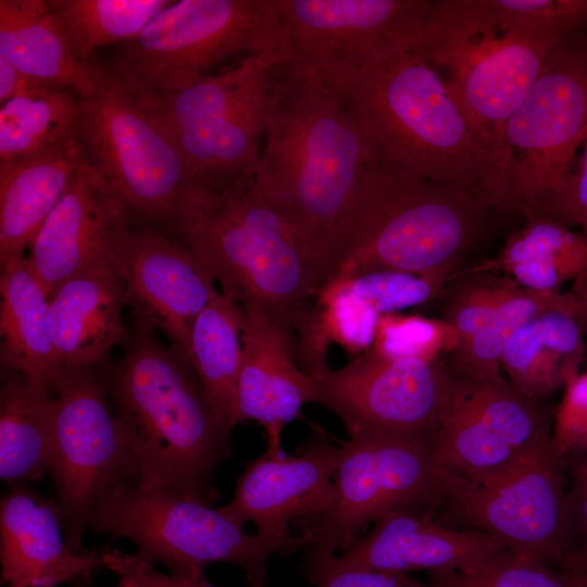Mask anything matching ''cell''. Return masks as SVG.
Listing matches in <instances>:
<instances>
[{"mask_svg":"<svg viewBox=\"0 0 587 587\" xmlns=\"http://www.w3.org/2000/svg\"><path fill=\"white\" fill-rule=\"evenodd\" d=\"M562 461L549 453L487 477L454 474L437 521L496 535L508 548L557 569L569 548Z\"/></svg>","mask_w":587,"mask_h":587,"instance_id":"obj_14","label":"cell"},{"mask_svg":"<svg viewBox=\"0 0 587 587\" xmlns=\"http://www.w3.org/2000/svg\"><path fill=\"white\" fill-rule=\"evenodd\" d=\"M116 587H138L126 578L120 577Z\"/></svg>","mask_w":587,"mask_h":587,"instance_id":"obj_51","label":"cell"},{"mask_svg":"<svg viewBox=\"0 0 587 587\" xmlns=\"http://www.w3.org/2000/svg\"><path fill=\"white\" fill-rule=\"evenodd\" d=\"M313 73L357 120L376 168L464 190L487 210L520 211L510 166L477 138L422 48Z\"/></svg>","mask_w":587,"mask_h":587,"instance_id":"obj_1","label":"cell"},{"mask_svg":"<svg viewBox=\"0 0 587 587\" xmlns=\"http://www.w3.org/2000/svg\"><path fill=\"white\" fill-rule=\"evenodd\" d=\"M447 302L442 320L459 335V345L474 336L496 310L521 286L508 276L491 273L467 274ZM458 345V346H459Z\"/></svg>","mask_w":587,"mask_h":587,"instance_id":"obj_41","label":"cell"},{"mask_svg":"<svg viewBox=\"0 0 587 587\" xmlns=\"http://www.w3.org/2000/svg\"><path fill=\"white\" fill-rule=\"evenodd\" d=\"M59 584L53 580H29L9 584L8 587H55Z\"/></svg>","mask_w":587,"mask_h":587,"instance_id":"obj_49","label":"cell"},{"mask_svg":"<svg viewBox=\"0 0 587 587\" xmlns=\"http://www.w3.org/2000/svg\"><path fill=\"white\" fill-rule=\"evenodd\" d=\"M136 323L110 380L115 415L140 482L209 504L216 469L229 458V433L213 413L189 359Z\"/></svg>","mask_w":587,"mask_h":587,"instance_id":"obj_4","label":"cell"},{"mask_svg":"<svg viewBox=\"0 0 587 587\" xmlns=\"http://www.w3.org/2000/svg\"><path fill=\"white\" fill-rule=\"evenodd\" d=\"M434 435L349 437L341 445L328 504L297 521L310 539L304 563L336 555L388 513L435 512L455 473L439 459Z\"/></svg>","mask_w":587,"mask_h":587,"instance_id":"obj_10","label":"cell"},{"mask_svg":"<svg viewBox=\"0 0 587 587\" xmlns=\"http://www.w3.org/2000/svg\"><path fill=\"white\" fill-rule=\"evenodd\" d=\"M129 215L103 177L86 161L29 247L26 263L47 297L91 267H120Z\"/></svg>","mask_w":587,"mask_h":587,"instance_id":"obj_18","label":"cell"},{"mask_svg":"<svg viewBox=\"0 0 587 587\" xmlns=\"http://www.w3.org/2000/svg\"><path fill=\"white\" fill-rule=\"evenodd\" d=\"M55 392L23 374L0 392V477L12 485L37 482L50 470Z\"/></svg>","mask_w":587,"mask_h":587,"instance_id":"obj_29","label":"cell"},{"mask_svg":"<svg viewBox=\"0 0 587 587\" xmlns=\"http://www.w3.org/2000/svg\"><path fill=\"white\" fill-rule=\"evenodd\" d=\"M586 330L587 295L575 292L524 324L507 345L500 366L522 394L535 400L549 396L578 375Z\"/></svg>","mask_w":587,"mask_h":587,"instance_id":"obj_25","label":"cell"},{"mask_svg":"<svg viewBox=\"0 0 587 587\" xmlns=\"http://www.w3.org/2000/svg\"><path fill=\"white\" fill-rule=\"evenodd\" d=\"M429 587H567L539 561L505 548L473 572H429Z\"/></svg>","mask_w":587,"mask_h":587,"instance_id":"obj_39","label":"cell"},{"mask_svg":"<svg viewBox=\"0 0 587 587\" xmlns=\"http://www.w3.org/2000/svg\"><path fill=\"white\" fill-rule=\"evenodd\" d=\"M575 483L587 486V461L579 463L575 472Z\"/></svg>","mask_w":587,"mask_h":587,"instance_id":"obj_50","label":"cell"},{"mask_svg":"<svg viewBox=\"0 0 587 587\" xmlns=\"http://www.w3.org/2000/svg\"><path fill=\"white\" fill-rule=\"evenodd\" d=\"M587 140V29L551 52L504 129L516 201L542 215Z\"/></svg>","mask_w":587,"mask_h":587,"instance_id":"obj_12","label":"cell"},{"mask_svg":"<svg viewBox=\"0 0 587 587\" xmlns=\"http://www.w3.org/2000/svg\"><path fill=\"white\" fill-rule=\"evenodd\" d=\"M551 447L562 460L587 447V372L578 374L565 386L555 415Z\"/></svg>","mask_w":587,"mask_h":587,"instance_id":"obj_42","label":"cell"},{"mask_svg":"<svg viewBox=\"0 0 587 587\" xmlns=\"http://www.w3.org/2000/svg\"><path fill=\"white\" fill-rule=\"evenodd\" d=\"M120 271L135 322L161 330L191 362L192 326L217 291L213 277L182 242L147 227L130 229Z\"/></svg>","mask_w":587,"mask_h":587,"instance_id":"obj_19","label":"cell"},{"mask_svg":"<svg viewBox=\"0 0 587 587\" xmlns=\"http://www.w3.org/2000/svg\"><path fill=\"white\" fill-rule=\"evenodd\" d=\"M242 361L237 387L236 425L255 421L267 435L266 451L282 453L283 428L313 402L316 383L297 363L283 332L254 303L242 305Z\"/></svg>","mask_w":587,"mask_h":587,"instance_id":"obj_21","label":"cell"},{"mask_svg":"<svg viewBox=\"0 0 587 587\" xmlns=\"http://www.w3.org/2000/svg\"><path fill=\"white\" fill-rule=\"evenodd\" d=\"M580 151L573 172L541 216L577 225L587 237V140Z\"/></svg>","mask_w":587,"mask_h":587,"instance_id":"obj_45","label":"cell"},{"mask_svg":"<svg viewBox=\"0 0 587 587\" xmlns=\"http://www.w3.org/2000/svg\"><path fill=\"white\" fill-rule=\"evenodd\" d=\"M91 529L127 538L142 561L163 564L172 574L204 572L214 563L239 566L248 587H265L268 559L300 545L245 533L218 508L140 479L105 492L89 519Z\"/></svg>","mask_w":587,"mask_h":587,"instance_id":"obj_11","label":"cell"},{"mask_svg":"<svg viewBox=\"0 0 587 587\" xmlns=\"http://www.w3.org/2000/svg\"><path fill=\"white\" fill-rule=\"evenodd\" d=\"M566 536L569 548L587 542V486L574 482L565 496ZM567 548V549H569Z\"/></svg>","mask_w":587,"mask_h":587,"instance_id":"obj_47","label":"cell"},{"mask_svg":"<svg viewBox=\"0 0 587 587\" xmlns=\"http://www.w3.org/2000/svg\"><path fill=\"white\" fill-rule=\"evenodd\" d=\"M49 321L64 369L89 370L128 342L122 311L126 289L120 267L100 265L61 283L48 297Z\"/></svg>","mask_w":587,"mask_h":587,"instance_id":"obj_23","label":"cell"},{"mask_svg":"<svg viewBox=\"0 0 587 587\" xmlns=\"http://www.w3.org/2000/svg\"><path fill=\"white\" fill-rule=\"evenodd\" d=\"M434 0H282L288 63L357 66L422 48Z\"/></svg>","mask_w":587,"mask_h":587,"instance_id":"obj_16","label":"cell"},{"mask_svg":"<svg viewBox=\"0 0 587 587\" xmlns=\"http://www.w3.org/2000/svg\"><path fill=\"white\" fill-rule=\"evenodd\" d=\"M279 49L282 0H180L101 66L123 89L148 95L185 86L228 57Z\"/></svg>","mask_w":587,"mask_h":587,"instance_id":"obj_9","label":"cell"},{"mask_svg":"<svg viewBox=\"0 0 587 587\" xmlns=\"http://www.w3.org/2000/svg\"><path fill=\"white\" fill-rule=\"evenodd\" d=\"M82 99L67 89L18 97L0 108V161L17 159L75 133Z\"/></svg>","mask_w":587,"mask_h":587,"instance_id":"obj_36","label":"cell"},{"mask_svg":"<svg viewBox=\"0 0 587 587\" xmlns=\"http://www.w3.org/2000/svg\"><path fill=\"white\" fill-rule=\"evenodd\" d=\"M338 447L317 425L294 454L264 452L247 463L237 479L232 501L218 510L237 525L254 524L257 534L298 544L307 535L290 533V522L323 511L328 504L339 463Z\"/></svg>","mask_w":587,"mask_h":587,"instance_id":"obj_17","label":"cell"},{"mask_svg":"<svg viewBox=\"0 0 587 587\" xmlns=\"http://www.w3.org/2000/svg\"><path fill=\"white\" fill-rule=\"evenodd\" d=\"M375 167L369 139L339 96L288 61L275 84L254 179L313 247Z\"/></svg>","mask_w":587,"mask_h":587,"instance_id":"obj_2","label":"cell"},{"mask_svg":"<svg viewBox=\"0 0 587 587\" xmlns=\"http://www.w3.org/2000/svg\"><path fill=\"white\" fill-rule=\"evenodd\" d=\"M554 572L567 587H587V542L571 546Z\"/></svg>","mask_w":587,"mask_h":587,"instance_id":"obj_48","label":"cell"},{"mask_svg":"<svg viewBox=\"0 0 587 587\" xmlns=\"http://www.w3.org/2000/svg\"><path fill=\"white\" fill-rule=\"evenodd\" d=\"M49 472L66 542L76 552L103 495L140 479L104 387L89 370L65 369L58 384Z\"/></svg>","mask_w":587,"mask_h":587,"instance_id":"obj_13","label":"cell"},{"mask_svg":"<svg viewBox=\"0 0 587 587\" xmlns=\"http://www.w3.org/2000/svg\"><path fill=\"white\" fill-rule=\"evenodd\" d=\"M454 380L440 359L387 360L367 350L315 380L313 402L337 415L349 437L433 435Z\"/></svg>","mask_w":587,"mask_h":587,"instance_id":"obj_15","label":"cell"},{"mask_svg":"<svg viewBox=\"0 0 587 587\" xmlns=\"http://www.w3.org/2000/svg\"><path fill=\"white\" fill-rule=\"evenodd\" d=\"M459 345L457 330L446 321L396 313L379 316L371 351L387 360H439Z\"/></svg>","mask_w":587,"mask_h":587,"instance_id":"obj_37","label":"cell"},{"mask_svg":"<svg viewBox=\"0 0 587 587\" xmlns=\"http://www.w3.org/2000/svg\"><path fill=\"white\" fill-rule=\"evenodd\" d=\"M565 37L501 26L479 0H434L426 18L423 52L447 72L448 91L471 128L512 175L505 125Z\"/></svg>","mask_w":587,"mask_h":587,"instance_id":"obj_6","label":"cell"},{"mask_svg":"<svg viewBox=\"0 0 587 587\" xmlns=\"http://www.w3.org/2000/svg\"><path fill=\"white\" fill-rule=\"evenodd\" d=\"M102 563L103 567L138 587H214L207 579L204 572L163 574L136 554L126 553L118 549L102 551Z\"/></svg>","mask_w":587,"mask_h":587,"instance_id":"obj_44","label":"cell"},{"mask_svg":"<svg viewBox=\"0 0 587 587\" xmlns=\"http://www.w3.org/2000/svg\"><path fill=\"white\" fill-rule=\"evenodd\" d=\"M486 212L464 190L370 167L349 208L312 249L316 292L332 279L378 271L448 279Z\"/></svg>","mask_w":587,"mask_h":587,"instance_id":"obj_3","label":"cell"},{"mask_svg":"<svg viewBox=\"0 0 587 587\" xmlns=\"http://www.w3.org/2000/svg\"><path fill=\"white\" fill-rule=\"evenodd\" d=\"M575 291H535L520 287L505 300L469 340L450 353L451 371L458 379H479L497 376L500 360L513 335L542 312L561 305Z\"/></svg>","mask_w":587,"mask_h":587,"instance_id":"obj_35","label":"cell"},{"mask_svg":"<svg viewBox=\"0 0 587 587\" xmlns=\"http://www.w3.org/2000/svg\"><path fill=\"white\" fill-rule=\"evenodd\" d=\"M455 386L483 423L522 457L553 452L552 432L538 400L515 389L501 374L479 379L455 378Z\"/></svg>","mask_w":587,"mask_h":587,"instance_id":"obj_32","label":"cell"},{"mask_svg":"<svg viewBox=\"0 0 587 587\" xmlns=\"http://www.w3.org/2000/svg\"><path fill=\"white\" fill-rule=\"evenodd\" d=\"M0 57L22 72L80 99L95 95L105 78L103 67L76 58L49 0H0Z\"/></svg>","mask_w":587,"mask_h":587,"instance_id":"obj_26","label":"cell"},{"mask_svg":"<svg viewBox=\"0 0 587 587\" xmlns=\"http://www.w3.org/2000/svg\"><path fill=\"white\" fill-rule=\"evenodd\" d=\"M75 135L87 162L121 199L129 217L178 234L213 191L193 179L158 120L107 73L99 90L82 99Z\"/></svg>","mask_w":587,"mask_h":587,"instance_id":"obj_8","label":"cell"},{"mask_svg":"<svg viewBox=\"0 0 587 587\" xmlns=\"http://www.w3.org/2000/svg\"><path fill=\"white\" fill-rule=\"evenodd\" d=\"M287 61L285 49L251 54L220 74L134 96L167 132L193 179L218 191L254 174L272 93Z\"/></svg>","mask_w":587,"mask_h":587,"instance_id":"obj_7","label":"cell"},{"mask_svg":"<svg viewBox=\"0 0 587 587\" xmlns=\"http://www.w3.org/2000/svg\"><path fill=\"white\" fill-rule=\"evenodd\" d=\"M341 279L379 315L433 301L447 292L445 278L401 271H378Z\"/></svg>","mask_w":587,"mask_h":587,"instance_id":"obj_40","label":"cell"},{"mask_svg":"<svg viewBox=\"0 0 587 587\" xmlns=\"http://www.w3.org/2000/svg\"><path fill=\"white\" fill-rule=\"evenodd\" d=\"M243 323L242 305L217 290L191 332V363L213 413L229 434L236 426Z\"/></svg>","mask_w":587,"mask_h":587,"instance_id":"obj_31","label":"cell"},{"mask_svg":"<svg viewBox=\"0 0 587 587\" xmlns=\"http://www.w3.org/2000/svg\"><path fill=\"white\" fill-rule=\"evenodd\" d=\"M1 582L80 579L103 566L102 552L74 551L66 542L62 514L54 499L18 484L10 485L0 503Z\"/></svg>","mask_w":587,"mask_h":587,"instance_id":"obj_22","label":"cell"},{"mask_svg":"<svg viewBox=\"0 0 587 587\" xmlns=\"http://www.w3.org/2000/svg\"><path fill=\"white\" fill-rule=\"evenodd\" d=\"M505 548L496 535L444 525L430 512L397 511L376 520L334 559L385 572H473Z\"/></svg>","mask_w":587,"mask_h":587,"instance_id":"obj_20","label":"cell"},{"mask_svg":"<svg viewBox=\"0 0 587 587\" xmlns=\"http://www.w3.org/2000/svg\"><path fill=\"white\" fill-rule=\"evenodd\" d=\"M577 452H583V453H585L587 455V447H585L584 449H582V450H579ZM585 461H587V459Z\"/></svg>","mask_w":587,"mask_h":587,"instance_id":"obj_52","label":"cell"},{"mask_svg":"<svg viewBox=\"0 0 587 587\" xmlns=\"http://www.w3.org/2000/svg\"><path fill=\"white\" fill-rule=\"evenodd\" d=\"M379 316L344 279L325 283L296 326L297 363L314 380L321 379L332 371L329 347L338 345L353 359L366 352L373 346Z\"/></svg>","mask_w":587,"mask_h":587,"instance_id":"obj_30","label":"cell"},{"mask_svg":"<svg viewBox=\"0 0 587 587\" xmlns=\"http://www.w3.org/2000/svg\"><path fill=\"white\" fill-rule=\"evenodd\" d=\"M171 0H49L77 59L93 62L97 48L135 38Z\"/></svg>","mask_w":587,"mask_h":587,"instance_id":"obj_33","label":"cell"},{"mask_svg":"<svg viewBox=\"0 0 587 587\" xmlns=\"http://www.w3.org/2000/svg\"><path fill=\"white\" fill-rule=\"evenodd\" d=\"M522 213L523 227L508 236L500 253L463 274L501 272L535 291H560L573 280L572 290L587 295V237L528 209Z\"/></svg>","mask_w":587,"mask_h":587,"instance_id":"obj_27","label":"cell"},{"mask_svg":"<svg viewBox=\"0 0 587 587\" xmlns=\"http://www.w3.org/2000/svg\"><path fill=\"white\" fill-rule=\"evenodd\" d=\"M66 89L28 75L0 57V102L18 97H37Z\"/></svg>","mask_w":587,"mask_h":587,"instance_id":"obj_46","label":"cell"},{"mask_svg":"<svg viewBox=\"0 0 587 587\" xmlns=\"http://www.w3.org/2000/svg\"><path fill=\"white\" fill-rule=\"evenodd\" d=\"M177 235L220 291L241 305L257 304L294 351L296 326L316 294L311 247L254 175L212 191Z\"/></svg>","mask_w":587,"mask_h":587,"instance_id":"obj_5","label":"cell"},{"mask_svg":"<svg viewBox=\"0 0 587 587\" xmlns=\"http://www.w3.org/2000/svg\"><path fill=\"white\" fill-rule=\"evenodd\" d=\"M303 570L309 583L315 587H429L408 573L344 565L334 557L304 563Z\"/></svg>","mask_w":587,"mask_h":587,"instance_id":"obj_43","label":"cell"},{"mask_svg":"<svg viewBox=\"0 0 587 587\" xmlns=\"http://www.w3.org/2000/svg\"><path fill=\"white\" fill-rule=\"evenodd\" d=\"M497 24L517 32L565 37L587 29V0H479Z\"/></svg>","mask_w":587,"mask_h":587,"instance_id":"obj_38","label":"cell"},{"mask_svg":"<svg viewBox=\"0 0 587 587\" xmlns=\"http://www.w3.org/2000/svg\"><path fill=\"white\" fill-rule=\"evenodd\" d=\"M0 296L2 361L55 392L65 369L51 334L48 297L25 257L1 266Z\"/></svg>","mask_w":587,"mask_h":587,"instance_id":"obj_28","label":"cell"},{"mask_svg":"<svg viewBox=\"0 0 587 587\" xmlns=\"http://www.w3.org/2000/svg\"><path fill=\"white\" fill-rule=\"evenodd\" d=\"M75 135L0 161V264L24 257L41 225L86 163Z\"/></svg>","mask_w":587,"mask_h":587,"instance_id":"obj_24","label":"cell"},{"mask_svg":"<svg viewBox=\"0 0 587 587\" xmlns=\"http://www.w3.org/2000/svg\"><path fill=\"white\" fill-rule=\"evenodd\" d=\"M434 438L441 462L465 477H487L532 459L522 457L483 423L459 392L455 380Z\"/></svg>","mask_w":587,"mask_h":587,"instance_id":"obj_34","label":"cell"}]
</instances>
